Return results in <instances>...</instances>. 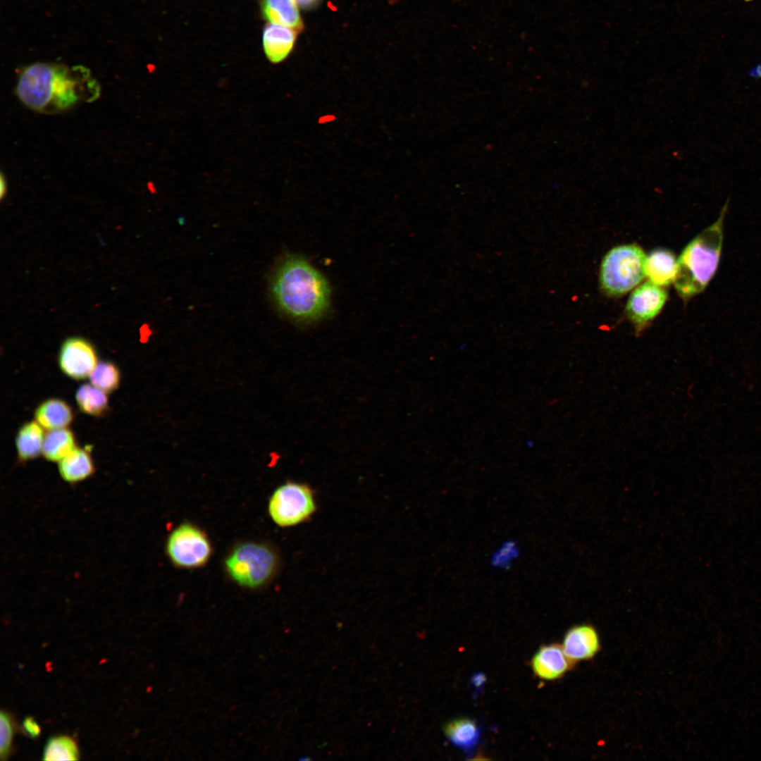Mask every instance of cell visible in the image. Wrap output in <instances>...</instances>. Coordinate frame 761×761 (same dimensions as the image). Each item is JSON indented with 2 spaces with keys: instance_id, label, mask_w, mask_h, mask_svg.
Wrapping results in <instances>:
<instances>
[{
  "instance_id": "24",
  "label": "cell",
  "mask_w": 761,
  "mask_h": 761,
  "mask_svg": "<svg viewBox=\"0 0 761 761\" xmlns=\"http://www.w3.org/2000/svg\"><path fill=\"white\" fill-rule=\"evenodd\" d=\"M23 726L25 731L32 738L38 737L40 734V726L31 717H27L23 720Z\"/></svg>"
},
{
  "instance_id": "9",
  "label": "cell",
  "mask_w": 761,
  "mask_h": 761,
  "mask_svg": "<svg viewBox=\"0 0 761 761\" xmlns=\"http://www.w3.org/2000/svg\"><path fill=\"white\" fill-rule=\"evenodd\" d=\"M58 363L65 374L80 380L89 376L97 364V359L90 342L81 338H70L61 346Z\"/></svg>"
},
{
  "instance_id": "17",
  "label": "cell",
  "mask_w": 761,
  "mask_h": 761,
  "mask_svg": "<svg viewBox=\"0 0 761 761\" xmlns=\"http://www.w3.org/2000/svg\"><path fill=\"white\" fill-rule=\"evenodd\" d=\"M35 416L43 428L54 430L67 426L73 419L70 406L59 399H49L36 409Z\"/></svg>"
},
{
  "instance_id": "3",
  "label": "cell",
  "mask_w": 761,
  "mask_h": 761,
  "mask_svg": "<svg viewBox=\"0 0 761 761\" xmlns=\"http://www.w3.org/2000/svg\"><path fill=\"white\" fill-rule=\"evenodd\" d=\"M729 203V198L722 207L717 221L689 242L677 259V273L673 283L683 299L701 293L717 273Z\"/></svg>"
},
{
  "instance_id": "4",
  "label": "cell",
  "mask_w": 761,
  "mask_h": 761,
  "mask_svg": "<svg viewBox=\"0 0 761 761\" xmlns=\"http://www.w3.org/2000/svg\"><path fill=\"white\" fill-rule=\"evenodd\" d=\"M278 564L274 550L256 542L238 545L225 560L229 577L239 586L250 589L266 585L276 575Z\"/></svg>"
},
{
  "instance_id": "7",
  "label": "cell",
  "mask_w": 761,
  "mask_h": 761,
  "mask_svg": "<svg viewBox=\"0 0 761 761\" xmlns=\"http://www.w3.org/2000/svg\"><path fill=\"white\" fill-rule=\"evenodd\" d=\"M166 550L175 566L192 569L202 567L208 562L211 547L206 535L200 528L185 523L170 533Z\"/></svg>"
},
{
  "instance_id": "10",
  "label": "cell",
  "mask_w": 761,
  "mask_h": 761,
  "mask_svg": "<svg viewBox=\"0 0 761 761\" xmlns=\"http://www.w3.org/2000/svg\"><path fill=\"white\" fill-rule=\"evenodd\" d=\"M562 646L567 657L575 664L593 658L600 650V639L593 626L579 624L567 631Z\"/></svg>"
},
{
  "instance_id": "8",
  "label": "cell",
  "mask_w": 761,
  "mask_h": 761,
  "mask_svg": "<svg viewBox=\"0 0 761 761\" xmlns=\"http://www.w3.org/2000/svg\"><path fill=\"white\" fill-rule=\"evenodd\" d=\"M667 299V292L664 287L649 280L632 292L626 303V314L636 335L641 333L657 316Z\"/></svg>"
},
{
  "instance_id": "23",
  "label": "cell",
  "mask_w": 761,
  "mask_h": 761,
  "mask_svg": "<svg viewBox=\"0 0 761 761\" xmlns=\"http://www.w3.org/2000/svg\"><path fill=\"white\" fill-rule=\"evenodd\" d=\"M0 756L6 760L10 754L13 734V725L10 715L4 711L0 714Z\"/></svg>"
},
{
  "instance_id": "15",
  "label": "cell",
  "mask_w": 761,
  "mask_h": 761,
  "mask_svg": "<svg viewBox=\"0 0 761 761\" xmlns=\"http://www.w3.org/2000/svg\"><path fill=\"white\" fill-rule=\"evenodd\" d=\"M444 732L451 743L470 755L479 743L481 731L469 718H459L445 724Z\"/></svg>"
},
{
  "instance_id": "13",
  "label": "cell",
  "mask_w": 761,
  "mask_h": 761,
  "mask_svg": "<svg viewBox=\"0 0 761 761\" xmlns=\"http://www.w3.org/2000/svg\"><path fill=\"white\" fill-rule=\"evenodd\" d=\"M677 259L671 251L657 249L647 256L646 276L649 280L660 285L667 286L674 283L677 273Z\"/></svg>"
},
{
  "instance_id": "2",
  "label": "cell",
  "mask_w": 761,
  "mask_h": 761,
  "mask_svg": "<svg viewBox=\"0 0 761 761\" xmlns=\"http://www.w3.org/2000/svg\"><path fill=\"white\" fill-rule=\"evenodd\" d=\"M271 296L278 308L302 323L316 321L327 311L330 290L326 278L305 259L287 256L279 263L271 281Z\"/></svg>"
},
{
  "instance_id": "16",
  "label": "cell",
  "mask_w": 761,
  "mask_h": 761,
  "mask_svg": "<svg viewBox=\"0 0 761 761\" xmlns=\"http://www.w3.org/2000/svg\"><path fill=\"white\" fill-rule=\"evenodd\" d=\"M297 4L295 0H263L261 8L268 21L298 32L302 29L303 24Z\"/></svg>"
},
{
  "instance_id": "18",
  "label": "cell",
  "mask_w": 761,
  "mask_h": 761,
  "mask_svg": "<svg viewBox=\"0 0 761 761\" xmlns=\"http://www.w3.org/2000/svg\"><path fill=\"white\" fill-rule=\"evenodd\" d=\"M42 426L36 421L25 423L18 431L16 445L21 461L32 459L42 452L44 439Z\"/></svg>"
},
{
  "instance_id": "21",
  "label": "cell",
  "mask_w": 761,
  "mask_h": 761,
  "mask_svg": "<svg viewBox=\"0 0 761 761\" xmlns=\"http://www.w3.org/2000/svg\"><path fill=\"white\" fill-rule=\"evenodd\" d=\"M76 743L66 736L50 738L44 748L43 760L48 761L76 760L78 759Z\"/></svg>"
},
{
  "instance_id": "6",
  "label": "cell",
  "mask_w": 761,
  "mask_h": 761,
  "mask_svg": "<svg viewBox=\"0 0 761 761\" xmlns=\"http://www.w3.org/2000/svg\"><path fill=\"white\" fill-rule=\"evenodd\" d=\"M311 488L305 483L287 481L272 493L268 505L273 521L280 527L296 526L309 520L316 511Z\"/></svg>"
},
{
  "instance_id": "22",
  "label": "cell",
  "mask_w": 761,
  "mask_h": 761,
  "mask_svg": "<svg viewBox=\"0 0 761 761\" xmlns=\"http://www.w3.org/2000/svg\"><path fill=\"white\" fill-rule=\"evenodd\" d=\"M89 380L94 387L105 392H110L118 388L120 373L113 363L102 361L96 365L89 375Z\"/></svg>"
},
{
  "instance_id": "12",
  "label": "cell",
  "mask_w": 761,
  "mask_h": 761,
  "mask_svg": "<svg viewBox=\"0 0 761 761\" xmlns=\"http://www.w3.org/2000/svg\"><path fill=\"white\" fill-rule=\"evenodd\" d=\"M297 32L290 27L271 23L266 26L263 44L265 54L272 63L284 60L291 51Z\"/></svg>"
},
{
  "instance_id": "11",
  "label": "cell",
  "mask_w": 761,
  "mask_h": 761,
  "mask_svg": "<svg viewBox=\"0 0 761 761\" xmlns=\"http://www.w3.org/2000/svg\"><path fill=\"white\" fill-rule=\"evenodd\" d=\"M574 665L565 655L562 646L557 643L542 646L531 661L536 675L548 681L562 677Z\"/></svg>"
},
{
  "instance_id": "20",
  "label": "cell",
  "mask_w": 761,
  "mask_h": 761,
  "mask_svg": "<svg viewBox=\"0 0 761 761\" xmlns=\"http://www.w3.org/2000/svg\"><path fill=\"white\" fill-rule=\"evenodd\" d=\"M75 398L80 410L90 415L99 416L108 407L106 392L93 385H81L76 392Z\"/></svg>"
},
{
  "instance_id": "26",
  "label": "cell",
  "mask_w": 761,
  "mask_h": 761,
  "mask_svg": "<svg viewBox=\"0 0 761 761\" xmlns=\"http://www.w3.org/2000/svg\"><path fill=\"white\" fill-rule=\"evenodd\" d=\"M749 75L752 78H761V63L753 68L749 72Z\"/></svg>"
},
{
  "instance_id": "1",
  "label": "cell",
  "mask_w": 761,
  "mask_h": 761,
  "mask_svg": "<svg viewBox=\"0 0 761 761\" xmlns=\"http://www.w3.org/2000/svg\"><path fill=\"white\" fill-rule=\"evenodd\" d=\"M100 90L88 68L47 62L24 67L16 87V94L25 106L44 113L63 111L80 101H93L99 97Z\"/></svg>"
},
{
  "instance_id": "25",
  "label": "cell",
  "mask_w": 761,
  "mask_h": 761,
  "mask_svg": "<svg viewBox=\"0 0 761 761\" xmlns=\"http://www.w3.org/2000/svg\"><path fill=\"white\" fill-rule=\"evenodd\" d=\"M7 185L6 180L3 173H1L0 178V197L3 199L6 193Z\"/></svg>"
},
{
  "instance_id": "19",
  "label": "cell",
  "mask_w": 761,
  "mask_h": 761,
  "mask_svg": "<svg viewBox=\"0 0 761 761\" xmlns=\"http://www.w3.org/2000/svg\"><path fill=\"white\" fill-rule=\"evenodd\" d=\"M73 433L65 428L49 430L45 435L42 454L49 461L59 462L75 448Z\"/></svg>"
},
{
  "instance_id": "5",
  "label": "cell",
  "mask_w": 761,
  "mask_h": 761,
  "mask_svg": "<svg viewBox=\"0 0 761 761\" xmlns=\"http://www.w3.org/2000/svg\"><path fill=\"white\" fill-rule=\"evenodd\" d=\"M647 256L635 244L618 245L603 257L599 280L603 292L619 297L637 286L646 276Z\"/></svg>"
},
{
  "instance_id": "14",
  "label": "cell",
  "mask_w": 761,
  "mask_h": 761,
  "mask_svg": "<svg viewBox=\"0 0 761 761\" xmlns=\"http://www.w3.org/2000/svg\"><path fill=\"white\" fill-rule=\"evenodd\" d=\"M58 471L65 481L75 483L92 475L94 466L88 452L75 447L58 462Z\"/></svg>"
},
{
  "instance_id": "27",
  "label": "cell",
  "mask_w": 761,
  "mask_h": 761,
  "mask_svg": "<svg viewBox=\"0 0 761 761\" xmlns=\"http://www.w3.org/2000/svg\"><path fill=\"white\" fill-rule=\"evenodd\" d=\"M297 4L303 8L310 7L313 6L316 0H295Z\"/></svg>"
}]
</instances>
